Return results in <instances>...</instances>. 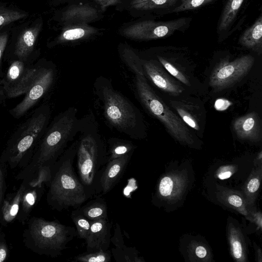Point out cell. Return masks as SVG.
Masks as SVG:
<instances>
[{"instance_id":"obj_1","label":"cell","mask_w":262,"mask_h":262,"mask_svg":"<svg viewBox=\"0 0 262 262\" xmlns=\"http://www.w3.org/2000/svg\"><path fill=\"white\" fill-rule=\"evenodd\" d=\"M77 136V176L88 199H92L101 195L100 179L109 161L107 143L92 112L80 118Z\"/></svg>"},{"instance_id":"obj_2","label":"cell","mask_w":262,"mask_h":262,"mask_svg":"<svg viewBox=\"0 0 262 262\" xmlns=\"http://www.w3.org/2000/svg\"><path fill=\"white\" fill-rule=\"evenodd\" d=\"M93 91L107 126L129 138L139 140L145 136V125L139 110L116 90L112 81L103 76L96 78Z\"/></svg>"},{"instance_id":"obj_3","label":"cell","mask_w":262,"mask_h":262,"mask_svg":"<svg viewBox=\"0 0 262 262\" xmlns=\"http://www.w3.org/2000/svg\"><path fill=\"white\" fill-rule=\"evenodd\" d=\"M77 145L76 138L52 167L47 201L52 209H77L88 200L74 168Z\"/></svg>"},{"instance_id":"obj_4","label":"cell","mask_w":262,"mask_h":262,"mask_svg":"<svg viewBox=\"0 0 262 262\" xmlns=\"http://www.w3.org/2000/svg\"><path fill=\"white\" fill-rule=\"evenodd\" d=\"M77 113L76 107H70L58 114L50 122L33 156L38 169L45 166L52 168L69 144L76 139L80 126Z\"/></svg>"},{"instance_id":"obj_5","label":"cell","mask_w":262,"mask_h":262,"mask_svg":"<svg viewBox=\"0 0 262 262\" xmlns=\"http://www.w3.org/2000/svg\"><path fill=\"white\" fill-rule=\"evenodd\" d=\"M51 108L42 104L15 130L8 140L1 159L17 165L27 155L34 152L50 122Z\"/></svg>"},{"instance_id":"obj_6","label":"cell","mask_w":262,"mask_h":262,"mask_svg":"<svg viewBox=\"0 0 262 262\" xmlns=\"http://www.w3.org/2000/svg\"><path fill=\"white\" fill-rule=\"evenodd\" d=\"M133 90L145 110L159 120L173 138L186 145H192L194 143L192 135L185 123L155 93L145 76L135 75Z\"/></svg>"},{"instance_id":"obj_7","label":"cell","mask_w":262,"mask_h":262,"mask_svg":"<svg viewBox=\"0 0 262 262\" xmlns=\"http://www.w3.org/2000/svg\"><path fill=\"white\" fill-rule=\"evenodd\" d=\"M27 234L36 252L53 257L61 255L68 244L78 237L74 227L40 217L30 220Z\"/></svg>"},{"instance_id":"obj_8","label":"cell","mask_w":262,"mask_h":262,"mask_svg":"<svg viewBox=\"0 0 262 262\" xmlns=\"http://www.w3.org/2000/svg\"><path fill=\"white\" fill-rule=\"evenodd\" d=\"M56 66L50 61L37 62L35 77L22 100L9 110L15 119L21 118L34 107L47 94L53 85L56 77Z\"/></svg>"},{"instance_id":"obj_9","label":"cell","mask_w":262,"mask_h":262,"mask_svg":"<svg viewBox=\"0 0 262 262\" xmlns=\"http://www.w3.org/2000/svg\"><path fill=\"white\" fill-rule=\"evenodd\" d=\"M254 61V57L250 55L242 56L232 61H221L210 75V85L217 91L233 86L249 73Z\"/></svg>"},{"instance_id":"obj_10","label":"cell","mask_w":262,"mask_h":262,"mask_svg":"<svg viewBox=\"0 0 262 262\" xmlns=\"http://www.w3.org/2000/svg\"><path fill=\"white\" fill-rule=\"evenodd\" d=\"M37 69V62L10 61L1 79L8 99L18 97L27 93L35 77Z\"/></svg>"},{"instance_id":"obj_11","label":"cell","mask_w":262,"mask_h":262,"mask_svg":"<svg viewBox=\"0 0 262 262\" xmlns=\"http://www.w3.org/2000/svg\"><path fill=\"white\" fill-rule=\"evenodd\" d=\"M186 18L166 21L145 20L135 23L124 28L122 34L138 40H151L167 37L180 30L186 23Z\"/></svg>"},{"instance_id":"obj_12","label":"cell","mask_w":262,"mask_h":262,"mask_svg":"<svg viewBox=\"0 0 262 262\" xmlns=\"http://www.w3.org/2000/svg\"><path fill=\"white\" fill-rule=\"evenodd\" d=\"M140 57L145 77L156 86L173 96H178L183 92V88L170 77L157 61Z\"/></svg>"},{"instance_id":"obj_13","label":"cell","mask_w":262,"mask_h":262,"mask_svg":"<svg viewBox=\"0 0 262 262\" xmlns=\"http://www.w3.org/2000/svg\"><path fill=\"white\" fill-rule=\"evenodd\" d=\"M112 223L108 218L92 221L89 234L85 239L86 252L108 250L111 239Z\"/></svg>"},{"instance_id":"obj_14","label":"cell","mask_w":262,"mask_h":262,"mask_svg":"<svg viewBox=\"0 0 262 262\" xmlns=\"http://www.w3.org/2000/svg\"><path fill=\"white\" fill-rule=\"evenodd\" d=\"M133 153L110 160L106 164L100 179L101 194L111 191L121 180Z\"/></svg>"},{"instance_id":"obj_15","label":"cell","mask_w":262,"mask_h":262,"mask_svg":"<svg viewBox=\"0 0 262 262\" xmlns=\"http://www.w3.org/2000/svg\"><path fill=\"white\" fill-rule=\"evenodd\" d=\"M187 179L184 172H171L162 177L157 189V196L168 201H176L184 193Z\"/></svg>"},{"instance_id":"obj_16","label":"cell","mask_w":262,"mask_h":262,"mask_svg":"<svg viewBox=\"0 0 262 262\" xmlns=\"http://www.w3.org/2000/svg\"><path fill=\"white\" fill-rule=\"evenodd\" d=\"M232 127L240 139L252 142H259L261 139V120L255 112L236 118L233 122Z\"/></svg>"},{"instance_id":"obj_17","label":"cell","mask_w":262,"mask_h":262,"mask_svg":"<svg viewBox=\"0 0 262 262\" xmlns=\"http://www.w3.org/2000/svg\"><path fill=\"white\" fill-rule=\"evenodd\" d=\"M40 30V25H37L21 32L14 46L13 57L10 61L18 60L34 62L33 52Z\"/></svg>"},{"instance_id":"obj_18","label":"cell","mask_w":262,"mask_h":262,"mask_svg":"<svg viewBox=\"0 0 262 262\" xmlns=\"http://www.w3.org/2000/svg\"><path fill=\"white\" fill-rule=\"evenodd\" d=\"M115 247L112 249V254L117 262H142L144 260L139 256V252L135 247H127L124 244L119 225L116 223L114 235L111 237Z\"/></svg>"},{"instance_id":"obj_19","label":"cell","mask_w":262,"mask_h":262,"mask_svg":"<svg viewBox=\"0 0 262 262\" xmlns=\"http://www.w3.org/2000/svg\"><path fill=\"white\" fill-rule=\"evenodd\" d=\"M98 11L87 5H73L62 13L61 19L66 23L86 24L96 20Z\"/></svg>"},{"instance_id":"obj_20","label":"cell","mask_w":262,"mask_h":262,"mask_svg":"<svg viewBox=\"0 0 262 262\" xmlns=\"http://www.w3.org/2000/svg\"><path fill=\"white\" fill-rule=\"evenodd\" d=\"M217 197L226 206L236 210L249 219L250 212L248 209L243 194L238 191L220 187Z\"/></svg>"},{"instance_id":"obj_21","label":"cell","mask_w":262,"mask_h":262,"mask_svg":"<svg viewBox=\"0 0 262 262\" xmlns=\"http://www.w3.org/2000/svg\"><path fill=\"white\" fill-rule=\"evenodd\" d=\"M239 43L245 48L258 53L262 49V16L260 15L256 21L241 36Z\"/></svg>"},{"instance_id":"obj_22","label":"cell","mask_w":262,"mask_h":262,"mask_svg":"<svg viewBox=\"0 0 262 262\" xmlns=\"http://www.w3.org/2000/svg\"><path fill=\"white\" fill-rule=\"evenodd\" d=\"M228 238L233 258L237 261H246V245L244 236L239 228L232 223L228 225Z\"/></svg>"},{"instance_id":"obj_23","label":"cell","mask_w":262,"mask_h":262,"mask_svg":"<svg viewBox=\"0 0 262 262\" xmlns=\"http://www.w3.org/2000/svg\"><path fill=\"white\" fill-rule=\"evenodd\" d=\"M262 177L261 164L253 168L243 187V196L248 209L252 207L260 187ZM250 211V210H249Z\"/></svg>"},{"instance_id":"obj_24","label":"cell","mask_w":262,"mask_h":262,"mask_svg":"<svg viewBox=\"0 0 262 262\" xmlns=\"http://www.w3.org/2000/svg\"><path fill=\"white\" fill-rule=\"evenodd\" d=\"M77 209L91 221L108 218L107 204L101 195L94 197L85 205Z\"/></svg>"},{"instance_id":"obj_25","label":"cell","mask_w":262,"mask_h":262,"mask_svg":"<svg viewBox=\"0 0 262 262\" xmlns=\"http://www.w3.org/2000/svg\"><path fill=\"white\" fill-rule=\"evenodd\" d=\"M97 32V29L86 24H76L75 26L64 29L58 37V44L78 40L88 37Z\"/></svg>"},{"instance_id":"obj_26","label":"cell","mask_w":262,"mask_h":262,"mask_svg":"<svg viewBox=\"0 0 262 262\" xmlns=\"http://www.w3.org/2000/svg\"><path fill=\"white\" fill-rule=\"evenodd\" d=\"M25 189V186L22 185L13 197L8 198L4 201L1 207L2 219L4 222L10 223L16 216Z\"/></svg>"},{"instance_id":"obj_27","label":"cell","mask_w":262,"mask_h":262,"mask_svg":"<svg viewBox=\"0 0 262 262\" xmlns=\"http://www.w3.org/2000/svg\"><path fill=\"white\" fill-rule=\"evenodd\" d=\"M106 143L109 161L133 153L136 148L132 141L116 137L110 138Z\"/></svg>"},{"instance_id":"obj_28","label":"cell","mask_w":262,"mask_h":262,"mask_svg":"<svg viewBox=\"0 0 262 262\" xmlns=\"http://www.w3.org/2000/svg\"><path fill=\"white\" fill-rule=\"evenodd\" d=\"M244 0H228L223 11L219 30H227L233 23Z\"/></svg>"},{"instance_id":"obj_29","label":"cell","mask_w":262,"mask_h":262,"mask_svg":"<svg viewBox=\"0 0 262 262\" xmlns=\"http://www.w3.org/2000/svg\"><path fill=\"white\" fill-rule=\"evenodd\" d=\"M119 53L123 61L135 75L144 76L141 58L132 49L123 47L120 49Z\"/></svg>"},{"instance_id":"obj_30","label":"cell","mask_w":262,"mask_h":262,"mask_svg":"<svg viewBox=\"0 0 262 262\" xmlns=\"http://www.w3.org/2000/svg\"><path fill=\"white\" fill-rule=\"evenodd\" d=\"M71 217L76 227L78 237L85 240L90 230L91 221L79 212L77 209L72 211Z\"/></svg>"},{"instance_id":"obj_31","label":"cell","mask_w":262,"mask_h":262,"mask_svg":"<svg viewBox=\"0 0 262 262\" xmlns=\"http://www.w3.org/2000/svg\"><path fill=\"white\" fill-rule=\"evenodd\" d=\"M178 0H132L133 8L137 10H151L167 8L175 4Z\"/></svg>"},{"instance_id":"obj_32","label":"cell","mask_w":262,"mask_h":262,"mask_svg":"<svg viewBox=\"0 0 262 262\" xmlns=\"http://www.w3.org/2000/svg\"><path fill=\"white\" fill-rule=\"evenodd\" d=\"M112 253L109 250L92 252H85L74 257V261L80 262H110Z\"/></svg>"},{"instance_id":"obj_33","label":"cell","mask_w":262,"mask_h":262,"mask_svg":"<svg viewBox=\"0 0 262 262\" xmlns=\"http://www.w3.org/2000/svg\"><path fill=\"white\" fill-rule=\"evenodd\" d=\"M157 58L163 68L172 76L187 86H190V83L185 75L179 71L172 64L164 58L157 56Z\"/></svg>"},{"instance_id":"obj_34","label":"cell","mask_w":262,"mask_h":262,"mask_svg":"<svg viewBox=\"0 0 262 262\" xmlns=\"http://www.w3.org/2000/svg\"><path fill=\"white\" fill-rule=\"evenodd\" d=\"M26 14L18 11L0 9V27L25 17Z\"/></svg>"},{"instance_id":"obj_35","label":"cell","mask_w":262,"mask_h":262,"mask_svg":"<svg viewBox=\"0 0 262 262\" xmlns=\"http://www.w3.org/2000/svg\"><path fill=\"white\" fill-rule=\"evenodd\" d=\"M173 107L177 111L182 120L190 127L199 130L200 129L199 125L196 119L188 111L185 110L183 107L176 102L174 103L171 102Z\"/></svg>"},{"instance_id":"obj_36","label":"cell","mask_w":262,"mask_h":262,"mask_svg":"<svg viewBox=\"0 0 262 262\" xmlns=\"http://www.w3.org/2000/svg\"><path fill=\"white\" fill-rule=\"evenodd\" d=\"M37 198V191L36 189L30 190L23 193L20 204L21 210L24 214L29 213L35 204Z\"/></svg>"},{"instance_id":"obj_37","label":"cell","mask_w":262,"mask_h":262,"mask_svg":"<svg viewBox=\"0 0 262 262\" xmlns=\"http://www.w3.org/2000/svg\"><path fill=\"white\" fill-rule=\"evenodd\" d=\"M214 0H181V3L175 8L172 12H180L197 9L207 4Z\"/></svg>"},{"instance_id":"obj_38","label":"cell","mask_w":262,"mask_h":262,"mask_svg":"<svg viewBox=\"0 0 262 262\" xmlns=\"http://www.w3.org/2000/svg\"><path fill=\"white\" fill-rule=\"evenodd\" d=\"M237 170L235 165H227L221 166L216 172V177L220 180H225L231 177Z\"/></svg>"},{"instance_id":"obj_39","label":"cell","mask_w":262,"mask_h":262,"mask_svg":"<svg viewBox=\"0 0 262 262\" xmlns=\"http://www.w3.org/2000/svg\"><path fill=\"white\" fill-rule=\"evenodd\" d=\"M191 249L195 257L200 259H202L204 261H206V258L209 260V252L205 246L201 244L194 245L193 247L191 246Z\"/></svg>"},{"instance_id":"obj_40","label":"cell","mask_w":262,"mask_h":262,"mask_svg":"<svg viewBox=\"0 0 262 262\" xmlns=\"http://www.w3.org/2000/svg\"><path fill=\"white\" fill-rule=\"evenodd\" d=\"M8 35L4 34L0 35V78H2L4 73L2 69V60L8 42Z\"/></svg>"},{"instance_id":"obj_41","label":"cell","mask_w":262,"mask_h":262,"mask_svg":"<svg viewBox=\"0 0 262 262\" xmlns=\"http://www.w3.org/2000/svg\"><path fill=\"white\" fill-rule=\"evenodd\" d=\"M8 254L9 250L4 237L0 235V262L5 260Z\"/></svg>"},{"instance_id":"obj_42","label":"cell","mask_w":262,"mask_h":262,"mask_svg":"<svg viewBox=\"0 0 262 262\" xmlns=\"http://www.w3.org/2000/svg\"><path fill=\"white\" fill-rule=\"evenodd\" d=\"M231 102L225 99H217L214 103V107L217 111H224L227 109L231 105Z\"/></svg>"},{"instance_id":"obj_43","label":"cell","mask_w":262,"mask_h":262,"mask_svg":"<svg viewBox=\"0 0 262 262\" xmlns=\"http://www.w3.org/2000/svg\"><path fill=\"white\" fill-rule=\"evenodd\" d=\"M95 2L100 6L102 11H104L108 7L118 4L120 0H95Z\"/></svg>"},{"instance_id":"obj_44","label":"cell","mask_w":262,"mask_h":262,"mask_svg":"<svg viewBox=\"0 0 262 262\" xmlns=\"http://www.w3.org/2000/svg\"><path fill=\"white\" fill-rule=\"evenodd\" d=\"M249 220L253 221L257 225L258 229H261V214L260 212L250 211Z\"/></svg>"},{"instance_id":"obj_45","label":"cell","mask_w":262,"mask_h":262,"mask_svg":"<svg viewBox=\"0 0 262 262\" xmlns=\"http://www.w3.org/2000/svg\"><path fill=\"white\" fill-rule=\"evenodd\" d=\"M4 188H5V181L4 177L0 167V208L2 205L3 198L4 194Z\"/></svg>"},{"instance_id":"obj_46","label":"cell","mask_w":262,"mask_h":262,"mask_svg":"<svg viewBox=\"0 0 262 262\" xmlns=\"http://www.w3.org/2000/svg\"><path fill=\"white\" fill-rule=\"evenodd\" d=\"M2 78H0V105L4 104L8 99L6 91L2 82Z\"/></svg>"},{"instance_id":"obj_47","label":"cell","mask_w":262,"mask_h":262,"mask_svg":"<svg viewBox=\"0 0 262 262\" xmlns=\"http://www.w3.org/2000/svg\"><path fill=\"white\" fill-rule=\"evenodd\" d=\"M58 1L60 2H66V1H70V0H58Z\"/></svg>"}]
</instances>
